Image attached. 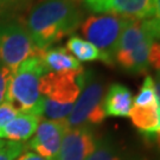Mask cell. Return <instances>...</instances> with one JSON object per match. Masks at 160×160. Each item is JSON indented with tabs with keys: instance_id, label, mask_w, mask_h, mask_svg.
Returning a JSON list of instances; mask_svg holds the SVG:
<instances>
[{
	"instance_id": "cell-13",
	"label": "cell",
	"mask_w": 160,
	"mask_h": 160,
	"mask_svg": "<svg viewBox=\"0 0 160 160\" xmlns=\"http://www.w3.org/2000/svg\"><path fill=\"white\" fill-rule=\"evenodd\" d=\"M39 56L48 70L52 72H65L83 69L80 62L62 46L49 48L44 51H40Z\"/></svg>"
},
{
	"instance_id": "cell-11",
	"label": "cell",
	"mask_w": 160,
	"mask_h": 160,
	"mask_svg": "<svg viewBox=\"0 0 160 160\" xmlns=\"http://www.w3.org/2000/svg\"><path fill=\"white\" fill-rule=\"evenodd\" d=\"M158 98V97H157ZM132 123L147 140L154 133L160 132V103L157 100L149 106H133L131 109Z\"/></svg>"
},
{
	"instance_id": "cell-10",
	"label": "cell",
	"mask_w": 160,
	"mask_h": 160,
	"mask_svg": "<svg viewBox=\"0 0 160 160\" xmlns=\"http://www.w3.org/2000/svg\"><path fill=\"white\" fill-rule=\"evenodd\" d=\"M133 107L132 92L123 84L113 83L103 97V110L106 116L126 118Z\"/></svg>"
},
{
	"instance_id": "cell-5",
	"label": "cell",
	"mask_w": 160,
	"mask_h": 160,
	"mask_svg": "<svg viewBox=\"0 0 160 160\" xmlns=\"http://www.w3.org/2000/svg\"><path fill=\"white\" fill-rule=\"evenodd\" d=\"M103 83L97 80H92V75L87 72L84 88L67 119L69 128L84 126L87 123L98 125L103 122L106 119L103 110Z\"/></svg>"
},
{
	"instance_id": "cell-1",
	"label": "cell",
	"mask_w": 160,
	"mask_h": 160,
	"mask_svg": "<svg viewBox=\"0 0 160 160\" xmlns=\"http://www.w3.org/2000/svg\"><path fill=\"white\" fill-rule=\"evenodd\" d=\"M81 2V0H42L30 10L26 30L37 50L49 49L80 26L84 17Z\"/></svg>"
},
{
	"instance_id": "cell-6",
	"label": "cell",
	"mask_w": 160,
	"mask_h": 160,
	"mask_svg": "<svg viewBox=\"0 0 160 160\" xmlns=\"http://www.w3.org/2000/svg\"><path fill=\"white\" fill-rule=\"evenodd\" d=\"M87 72L84 69L52 72L49 71L42 76L39 92L43 97L61 104H75L84 88Z\"/></svg>"
},
{
	"instance_id": "cell-2",
	"label": "cell",
	"mask_w": 160,
	"mask_h": 160,
	"mask_svg": "<svg viewBox=\"0 0 160 160\" xmlns=\"http://www.w3.org/2000/svg\"><path fill=\"white\" fill-rule=\"evenodd\" d=\"M49 72L39 55L26 58L12 74L5 102L12 103L20 113H31L40 98L39 83Z\"/></svg>"
},
{
	"instance_id": "cell-19",
	"label": "cell",
	"mask_w": 160,
	"mask_h": 160,
	"mask_svg": "<svg viewBox=\"0 0 160 160\" xmlns=\"http://www.w3.org/2000/svg\"><path fill=\"white\" fill-rule=\"evenodd\" d=\"M12 70L0 63V104L5 102L6 92L8 89V84L12 77Z\"/></svg>"
},
{
	"instance_id": "cell-7",
	"label": "cell",
	"mask_w": 160,
	"mask_h": 160,
	"mask_svg": "<svg viewBox=\"0 0 160 160\" xmlns=\"http://www.w3.org/2000/svg\"><path fill=\"white\" fill-rule=\"evenodd\" d=\"M68 129L67 120L53 121L43 119L38 123L34 137L30 140V148L45 159L55 160L61 148L64 134Z\"/></svg>"
},
{
	"instance_id": "cell-16",
	"label": "cell",
	"mask_w": 160,
	"mask_h": 160,
	"mask_svg": "<svg viewBox=\"0 0 160 160\" xmlns=\"http://www.w3.org/2000/svg\"><path fill=\"white\" fill-rule=\"evenodd\" d=\"M158 98H157V94H155L154 89V80L152 76H146V78L143 81L142 86L140 88V90L138 92L137 97L133 100V102L135 106H149L152 103H154Z\"/></svg>"
},
{
	"instance_id": "cell-9",
	"label": "cell",
	"mask_w": 160,
	"mask_h": 160,
	"mask_svg": "<svg viewBox=\"0 0 160 160\" xmlns=\"http://www.w3.org/2000/svg\"><path fill=\"white\" fill-rule=\"evenodd\" d=\"M96 143L94 132L87 125L69 128L55 160H87L94 152Z\"/></svg>"
},
{
	"instance_id": "cell-18",
	"label": "cell",
	"mask_w": 160,
	"mask_h": 160,
	"mask_svg": "<svg viewBox=\"0 0 160 160\" xmlns=\"http://www.w3.org/2000/svg\"><path fill=\"white\" fill-rule=\"evenodd\" d=\"M20 112L18 110L12 103L10 102H2L0 104V131L4 127L10 123Z\"/></svg>"
},
{
	"instance_id": "cell-8",
	"label": "cell",
	"mask_w": 160,
	"mask_h": 160,
	"mask_svg": "<svg viewBox=\"0 0 160 160\" xmlns=\"http://www.w3.org/2000/svg\"><path fill=\"white\" fill-rule=\"evenodd\" d=\"M88 10L96 13H114L127 18L154 17V0H81Z\"/></svg>"
},
{
	"instance_id": "cell-22",
	"label": "cell",
	"mask_w": 160,
	"mask_h": 160,
	"mask_svg": "<svg viewBox=\"0 0 160 160\" xmlns=\"http://www.w3.org/2000/svg\"><path fill=\"white\" fill-rule=\"evenodd\" d=\"M154 16L160 22V0H154Z\"/></svg>"
},
{
	"instance_id": "cell-14",
	"label": "cell",
	"mask_w": 160,
	"mask_h": 160,
	"mask_svg": "<svg viewBox=\"0 0 160 160\" xmlns=\"http://www.w3.org/2000/svg\"><path fill=\"white\" fill-rule=\"evenodd\" d=\"M65 49L69 52H71L78 62L102 61L104 63V57L96 46L92 45V43H89L88 40L82 39L78 36H71L67 42V48Z\"/></svg>"
},
{
	"instance_id": "cell-12",
	"label": "cell",
	"mask_w": 160,
	"mask_h": 160,
	"mask_svg": "<svg viewBox=\"0 0 160 160\" xmlns=\"http://www.w3.org/2000/svg\"><path fill=\"white\" fill-rule=\"evenodd\" d=\"M40 118L30 113H19L13 120L0 131V139L23 142L29 140L38 127Z\"/></svg>"
},
{
	"instance_id": "cell-3",
	"label": "cell",
	"mask_w": 160,
	"mask_h": 160,
	"mask_svg": "<svg viewBox=\"0 0 160 160\" xmlns=\"http://www.w3.org/2000/svg\"><path fill=\"white\" fill-rule=\"evenodd\" d=\"M133 18L114 13L92 14L81 24V32L89 43L95 45L104 57V64L114 65L113 55L122 31Z\"/></svg>"
},
{
	"instance_id": "cell-17",
	"label": "cell",
	"mask_w": 160,
	"mask_h": 160,
	"mask_svg": "<svg viewBox=\"0 0 160 160\" xmlns=\"http://www.w3.org/2000/svg\"><path fill=\"white\" fill-rule=\"evenodd\" d=\"M23 142L8 141L4 145V147L0 149V160H14L17 159L19 154L24 149Z\"/></svg>"
},
{
	"instance_id": "cell-20",
	"label": "cell",
	"mask_w": 160,
	"mask_h": 160,
	"mask_svg": "<svg viewBox=\"0 0 160 160\" xmlns=\"http://www.w3.org/2000/svg\"><path fill=\"white\" fill-rule=\"evenodd\" d=\"M148 63L158 72H160V42H158V40H154L149 48Z\"/></svg>"
},
{
	"instance_id": "cell-24",
	"label": "cell",
	"mask_w": 160,
	"mask_h": 160,
	"mask_svg": "<svg viewBox=\"0 0 160 160\" xmlns=\"http://www.w3.org/2000/svg\"><path fill=\"white\" fill-rule=\"evenodd\" d=\"M4 2H2V1H1V0H0V7H4Z\"/></svg>"
},
{
	"instance_id": "cell-4",
	"label": "cell",
	"mask_w": 160,
	"mask_h": 160,
	"mask_svg": "<svg viewBox=\"0 0 160 160\" xmlns=\"http://www.w3.org/2000/svg\"><path fill=\"white\" fill-rule=\"evenodd\" d=\"M39 52L25 26L12 19H0V63L13 72L26 58Z\"/></svg>"
},
{
	"instance_id": "cell-21",
	"label": "cell",
	"mask_w": 160,
	"mask_h": 160,
	"mask_svg": "<svg viewBox=\"0 0 160 160\" xmlns=\"http://www.w3.org/2000/svg\"><path fill=\"white\" fill-rule=\"evenodd\" d=\"M17 160H48V159H45V158H43V157H40L38 154H36L33 152H26L23 155L18 157Z\"/></svg>"
},
{
	"instance_id": "cell-15",
	"label": "cell",
	"mask_w": 160,
	"mask_h": 160,
	"mask_svg": "<svg viewBox=\"0 0 160 160\" xmlns=\"http://www.w3.org/2000/svg\"><path fill=\"white\" fill-rule=\"evenodd\" d=\"M87 160H122L119 149L107 139L97 141L96 147Z\"/></svg>"
},
{
	"instance_id": "cell-23",
	"label": "cell",
	"mask_w": 160,
	"mask_h": 160,
	"mask_svg": "<svg viewBox=\"0 0 160 160\" xmlns=\"http://www.w3.org/2000/svg\"><path fill=\"white\" fill-rule=\"evenodd\" d=\"M5 143H6V141H4V140H1V139H0V149L4 147V145H5Z\"/></svg>"
}]
</instances>
